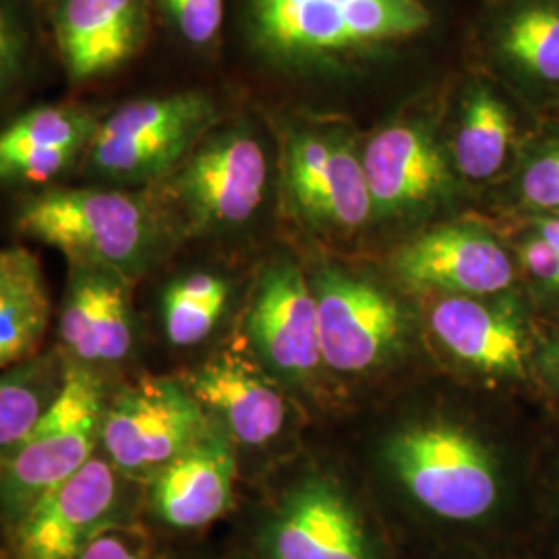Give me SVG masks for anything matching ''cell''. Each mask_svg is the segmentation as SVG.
Listing matches in <instances>:
<instances>
[{
    "label": "cell",
    "instance_id": "obj_1",
    "mask_svg": "<svg viewBox=\"0 0 559 559\" xmlns=\"http://www.w3.org/2000/svg\"><path fill=\"white\" fill-rule=\"evenodd\" d=\"M17 230L55 247L69 263L106 267L135 280L152 263L160 228L145 198L124 189L55 187L25 201Z\"/></svg>",
    "mask_w": 559,
    "mask_h": 559
},
{
    "label": "cell",
    "instance_id": "obj_2",
    "mask_svg": "<svg viewBox=\"0 0 559 559\" xmlns=\"http://www.w3.org/2000/svg\"><path fill=\"white\" fill-rule=\"evenodd\" d=\"M110 394L102 371L69 362L57 402L0 464V516L9 528L100 452Z\"/></svg>",
    "mask_w": 559,
    "mask_h": 559
},
{
    "label": "cell",
    "instance_id": "obj_3",
    "mask_svg": "<svg viewBox=\"0 0 559 559\" xmlns=\"http://www.w3.org/2000/svg\"><path fill=\"white\" fill-rule=\"evenodd\" d=\"M210 427L207 411L187 383L143 378L110 394L100 454L127 479L152 480Z\"/></svg>",
    "mask_w": 559,
    "mask_h": 559
},
{
    "label": "cell",
    "instance_id": "obj_4",
    "mask_svg": "<svg viewBox=\"0 0 559 559\" xmlns=\"http://www.w3.org/2000/svg\"><path fill=\"white\" fill-rule=\"evenodd\" d=\"M429 20L419 0H255L261 44L295 57L399 40Z\"/></svg>",
    "mask_w": 559,
    "mask_h": 559
},
{
    "label": "cell",
    "instance_id": "obj_5",
    "mask_svg": "<svg viewBox=\"0 0 559 559\" xmlns=\"http://www.w3.org/2000/svg\"><path fill=\"white\" fill-rule=\"evenodd\" d=\"M388 460L408 493L445 520L483 519L498 501L487 450L452 425H419L388 445Z\"/></svg>",
    "mask_w": 559,
    "mask_h": 559
},
{
    "label": "cell",
    "instance_id": "obj_6",
    "mask_svg": "<svg viewBox=\"0 0 559 559\" xmlns=\"http://www.w3.org/2000/svg\"><path fill=\"white\" fill-rule=\"evenodd\" d=\"M214 106L198 92L129 102L98 122L87 164L102 179L133 185L158 179L173 168Z\"/></svg>",
    "mask_w": 559,
    "mask_h": 559
},
{
    "label": "cell",
    "instance_id": "obj_7",
    "mask_svg": "<svg viewBox=\"0 0 559 559\" xmlns=\"http://www.w3.org/2000/svg\"><path fill=\"white\" fill-rule=\"evenodd\" d=\"M129 480L98 452L11 526L7 559L75 558L102 531L119 524Z\"/></svg>",
    "mask_w": 559,
    "mask_h": 559
},
{
    "label": "cell",
    "instance_id": "obj_8",
    "mask_svg": "<svg viewBox=\"0 0 559 559\" xmlns=\"http://www.w3.org/2000/svg\"><path fill=\"white\" fill-rule=\"evenodd\" d=\"M133 280L106 267L69 263V284L59 316L60 353L71 365L102 371L117 367L135 348Z\"/></svg>",
    "mask_w": 559,
    "mask_h": 559
},
{
    "label": "cell",
    "instance_id": "obj_9",
    "mask_svg": "<svg viewBox=\"0 0 559 559\" xmlns=\"http://www.w3.org/2000/svg\"><path fill=\"white\" fill-rule=\"evenodd\" d=\"M321 362L340 373H360L399 344L402 313L396 300L367 280L325 272L318 282Z\"/></svg>",
    "mask_w": 559,
    "mask_h": 559
},
{
    "label": "cell",
    "instance_id": "obj_10",
    "mask_svg": "<svg viewBox=\"0 0 559 559\" xmlns=\"http://www.w3.org/2000/svg\"><path fill=\"white\" fill-rule=\"evenodd\" d=\"M265 180L267 162L260 143L245 133H228L185 164L175 191L195 226L230 228L258 212Z\"/></svg>",
    "mask_w": 559,
    "mask_h": 559
},
{
    "label": "cell",
    "instance_id": "obj_11",
    "mask_svg": "<svg viewBox=\"0 0 559 559\" xmlns=\"http://www.w3.org/2000/svg\"><path fill=\"white\" fill-rule=\"evenodd\" d=\"M394 272L413 288L454 297L498 295L514 280V265L491 235L471 226H440L404 245Z\"/></svg>",
    "mask_w": 559,
    "mask_h": 559
},
{
    "label": "cell",
    "instance_id": "obj_12",
    "mask_svg": "<svg viewBox=\"0 0 559 559\" xmlns=\"http://www.w3.org/2000/svg\"><path fill=\"white\" fill-rule=\"evenodd\" d=\"M237 456L230 436L214 425L150 480L156 516L180 531L212 524L233 506Z\"/></svg>",
    "mask_w": 559,
    "mask_h": 559
},
{
    "label": "cell",
    "instance_id": "obj_13",
    "mask_svg": "<svg viewBox=\"0 0 559 559\" xmlns=\"http://www.w3.org/2000/svg\"><path fill=\"white\" fill-rule=\"evenodd\" d=\"M249 338L263 362L307 376L321 362L318 300L299 270L274 265L261 278L249 313Z\"/></svg>",
    "mask_w": 559,
    "mask_h": 559
},
{
    "label": "cell",
    "instance_id": "obj_14",
    "mask_svg": "<svg viewBox=\"0 0 559 559\" xmlns=\"http://www.w3.org/2000/svg\"><path fill=\"white\" fill-rule=\"evenodd\" d=\"M288 189L313 221L357 228L371 218L362 162L348 150L318 138H302L288 152Z\"/></svg>",
    "mask_w": 559,
    "mask_h": 559
},
{
    "label": "cell",
    "instance_id": "obj_15",
    "mask_svg": "<svg viewBox=\"0 0 559 559\" xmlns=\"http://www.w3.org/2000/svg\"><path fill=\"white\" fill-rule=\"evenodd\" d=\"M362 170L381 216L402 214L433 200L448 182V168L438 145L411 124L383 129L369 141Z\"/></svg>",
    "mask_w": 559,
    "mask_h": 559
},
{
    "label": "cell",
    "instance_id": "obj_16",
    "mask_svg": "<svg viewBox=\"0 0 559 559\" xmlns=\"http://www.w3.org/2000/svg\"><path fill=\"white\" fill-rule=\"evenodd\" d=\"M143 34L141 0H62L57 13L60 57L71 80L119 69Z\"/></svg>",
    "mask_w": 559,
    "mask_h": 559
},
{
    "label": "cell",
    "instance_id": "obj_17",
    "mask_svg": "<svg viewBox=\"0 0 559 559\" xmlns=\"http://www.w3.org/2000/svg\"><path fill=\"white\" fill-rule=\"evenodd\" d=\"M98 122L71 106L29 110L0 131V182L41 185L69 170Z\"/></svg>",
    "mask_w": 559,
    "mask_h": 559
},
{
    "label": "cell",
    "instance_id": "obj_18",
    "mask_svg": "<svg viewBox=\"0 0 559 559\" xmlns=\"http://www.w3.org/2000/svg\"><path fill=\"white\" fill-rule=\"evenodd\" d=\"M187 388L230 440L242 445H265L286 423L284 399L237 357L207 360Z\"/></svg>",
    "mask_w": 559,
    "mask_h": 559
},
{
    "label": "cell",
    "instance_id": "obj_19",
    "mask_svg": "<svg viewBox=\"0 0 559 559\" xmlns=\"http://www.w3.org/2000/svg\"><path fill=\"white\" fill-rule=\"evenodd\" d=\"M274 559H369L359 519L325 483L305 485L272 526Z\"/></svg>",
    "mask_w": 559,
    "mask_h": 559
},
{
    "label": "cell",
    "instance_id": "obj_20",
    "mask_svg": "<svg viewBox=\"0 0 559 559\" xmlns=\"http://www.w3.org/2000/svg\"><path fill=\"white\" fill-rule=\"evenodd\" d=\"M429 321L441 344L466 365L493 376L526 373V334L512 316L471 297H448Z\"/></svg>",
    "mask_w": 559,
    "mask_h": 559
},
{
    "label": "cell",
    "instance_id": "obj_21",
    "mask_svg": "<svg viewBox=\"0 0 559 559\" xmlns=\"http://www.w3.org/2000/svg\"><path fill=\"white\" fill-rule=\"evenodd\" d=\"M50 318V293L36 253L0 249V371L40 355Z\"/></svg>",
    "mask_w": 559,
    "mask_h": 559
},
{
    "label": "cell",
    "instance_id": "obj_22",
    "mask_svg": "<svg viewBox=\"0 0 559 559\" xmlns=\"http://www.w3.org/2000/svg\"><path fill=\"white\" fill-rule=\"evenodd\" d=\"M67 371L69 360L59 348L0 371V464L57 402Z\"/></svg>",
    "mask_w": 559,
    "mask_h": 559
},
{
    "label": "cell",
    "instance_id": "obj_23",
    "mask_svg": "<svg viewBox=\"0 0 559 559\" xmlns=\"http://www.w3.org/2000/svg\"><path fill=\"white\" fill-rule=\"evenodd\" d=\"M500 52L524 78L559 85V2L535 0L501 27Z\"/></svg>",
    "mask_w": 559,
    "mask_h": 559
},
{
    "label": "cell",
    "instance_id": "obj_24",
    "mask_svg": "<svg viewBox=\"0 0 559 559\" xmlns=\"http://www.w3.org/2000/svg\"><path fill=\"white\" fill-rule=\"evenodd\" d=\"M512 135L514 122L506 104L487 87L477 90L466 104L454 143L460 173L475 180L493 177L506 162Z\"/></svg>",
    "mask_w": 559,
    "mask_h": 559
},
{
    "label": "cell",
    "instance_id": "obj_25",
    "mask_svg": "<svg viewBox=\"0 0 559 559\" xmlns=\"http://www.w3.org/2000/svg\"><path fill=\"white\" fill-rule=\"evenodd\" d=\"M228 282L207 272L173 280L162 295V328L170 344L187 348L207 338L228 305Z\"/></svg>",
    "mask_w": 559,
    "mask_h": 559
},
{
    "label": "cell",
    "instance_id": "obj_26",
    "mask_svg": "<svg viewBox=\"0 0 559 559\" xmlns=\"http://www.w3.org/2000/svg\"><path fill=\"white\" fill-rule=\"evenodd\" d=\"M162 4L185 40L203 46L218 36L224 0H162Z\"/></svg>",
    "mask_w": 559,
    "mask_h": 559
},
{
    "label": "cell",
    "instance_id": "obj_27",
    "mask_svg": "<svg viewBox=\"0 0 559 559\" xmlns=\"http://www.w3.org/2000/svg\"><path fill=\"white\" fill-rule=\"evenodd\" d=\"M520 193L537 210L559 212V141L528 162L520 179Z\"/></svg>",
    "mask_w": 559,
    "mask_h": 559
},
{
    "label": "cell",
    "instance_id": "obj_28",
    "mask_svg": "<svg viewBox=\"0 0 559 559\" xmlns=\"http://www.w3.org/2000/svg\"><path fill=\"white\" fill-rule=\"evenodd\" d=\"M520 260L531 276L559 288V247L535 230L533 237L522 242Z\"/></svg>",
    "mask_w": 559,
    "mask_h": 559
},
{
    "label": "cell",
    "instance_id": "obj_29",
    "mask_svg": "<svg viewBox=\"0 0 559 559\" xmlns=\"http://www.w3.org/2000/svg\"><path fill=\"white\" fill-rule=\"evenodd\" d=\"M71 559H145L140 547L117 526L102 531Z\"/></svg>",
    "mask_w": 559,
    "mask_h": 559
},
{
    "label": "cell",
    "instance_id": "obj_30",
    "mask_svg": "<svg viewBox=\"0 0 559 559\" xmlns=\"http://www.w3.org/2000/svg\"><path fill=\"white\" fill-rule=\"evenodd\" d=\"M20 55V36H17L13 23L0 11V90L15 73Z\"/></svg>",
    "mask_w": 559,
    "mask_h": 559
},
{
    "label": "cell",
    "instance_id": "obj_31",
    "mask_svg": "<svg viewBox=\"0 0 559 559\" xmlns=\"http://www.w3.org/2000/svg\"><path fill=\"white\" fill-rule=\"evenodd\" d=\"M537 233L559 247V212L537 222Z\"/></svg>",
    "mask_w": 559,
    "mask_h": 559
},
{
    "label": "cell",
    "instance_id": "obj_32",
    "mask_svg": "<svg viewBox=\"0 0 559 559\" xmlns=\"http://www.w3.org/2000/svg\"><path fill=\"white\" fill-rule=\"evenodd\" d=\"M556 365H558V371H559V350L556 353Z\"/></svg>",
    "mask_w": 559,
    "mask_h": 559
}]
</instances>
